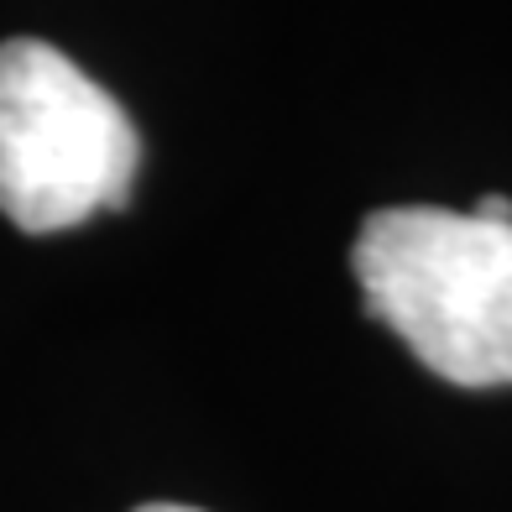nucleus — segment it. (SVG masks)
Here are the masks:
<instances>
[{
  "mask_svg": "<svg viewBox=\"0 0 512 512\" xmlns=\"http://www.w3.org/2000/svg\"><path fill=\"white\" fill-rule=\"evenodd\" d=\"M136 512H199V507H183V502H147V507H136Z\"/></svg>",
  "mask_w": 512,
  "mask_h": 512,
  "instance_id": "7ed1b4c3",
  "label": "nucleus"
},
{
  "mask_svg": "<svg viewBox=\"0 0 512 512\" xmlns=\"http://www.w3.org/2000/svg\"><path fill=\"white\" fill-rule=\"evenodd\" d=\"M371 319L450 387H512V220L371 209L351 246Z\"/></svg>",
  "mask_w": 512,
  "mask_h": 512,
  "instance_id": "f257e3e1",
  "label": "nucleus"
},
{
  "mask_svg": "<svg viewBox=\"0 0 512 512\" xmlns=\"http://www.w3.org/2000/svg\"><path fill=\"white\" fill-rule=\"evenodd\" d=\"M142 136L53 42H0V215L53 236L131 199Z\"/></svg>",
  "mask_w": 512,
  "mask_h": 512,
  "instance_id": "f03ea898",
  "label": "nucleus"
}]
</instances>
